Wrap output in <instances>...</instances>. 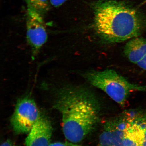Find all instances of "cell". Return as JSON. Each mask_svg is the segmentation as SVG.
Wrapping results in <instances>:
<instances>
[{"mask_svg":"<svg viewBox=\"0 0 146 146\" xmlns=\"http://www.w3.org/2000/svg\"><path fill=\"white\" fill-rule=\"evenodd\" d=\"M27 8L33 9L43 17L48 13L50 9V0H25Z\"/></svg>","mask_w":146,"mask_h":146,"instance_id":"8","label":"cell"},{"mask_svg":"<svg viewBox=\"0 0 146 146\" xmlns=\"http://www.w3.org/2000/svg\"><path fill=\"white\" fill-rule=\"evenodd\" d=\"M52 133V124L45 117L41 116L28 133L25 146H49Z\"/></svg>","mask_w":146,"mask_h":146,"instance_id":"6","label":"cell"},{"mask_svg":"<svg viewBox=\"0 0 146 146\" xmlns=\"http://www.w3.org/2000/svg\"><path fill=\"white\" fill-rule=\"evenodd\" d=\"M92 8L95 31L103 41L121 42L141 34V18L135 9L127 3L99 0L94 3Z\"/></svg>","mask_w":146,"mask_h":146,"instance_id":"2","label":"cell"},{"mask_svg":"<svg viewBox=\"0 0 146 146\" xmlns=\"http://www.w3.org/2000/svg\"><path fill=\"white\" fill-rule=\"evenodd\" d=\"M41 116L34 100L25 96L18 100L11 118V125L16 134H28Z\"/></svg>","mask_w":146,"mask_h":146,"instance_id":"4","label":"cell"},{"mask_svg":"<svg viewBox=\"0 0 146 146\" xmlns=\"http://www.w3.org/2000/svg\"><path fill=\"white\" fill-rule=\"evenodd\" d=\"M54 108L62 118L64 135L78 143L96 130L101 118L102 106L91 89L81 85L65 86L56 91Z\"/></svg>","mask_w":146,"mask_h":146,"instance_id":"1","label":"cell"},{"mask_svg":"<svg viewBox=\"0 0 146 146\" xmlns=\"http://www.w3.org/2000/svg\"><path fill=\"white\" fill-rule=\"evenodd\" d=\"M68 0H50L51 5L57 8L61 6Z\"/></svg>","mask_w":146,"mask_h":146,"instance_id":"10","label":"cell"},{"mask_svg":"<svg viewBox=\"0 0 146 146\" xmlns=\"http://www.w3.org/2000/svg\"><path fill=\"white\" fill-rule=\"evenodd\" d=\"M1 146H16L11 140H8L3 142Z\"/></svg>","mask_w":146,"mask_h":146,"instance_id":"12","label":"cell"},{"mask_svg":"<svg viewBox=\"0 0 146 146\" xmlns=\"http://www.w3.org/2000/svg\"><path fill=\"white\" fill-rule=\"evenodd\" d=\"M124 54L131 62L136 64L146 55V39L136 37L127 42L124 48Z\"/></svg>","mask_w":146,"mask_h":146,"instance_id":"7","label":"cell"},{"mask_svg":"<svg viewBox=\"0 0 146 146\" xmlns=\"http://www.w3.org/2000/svg\"><path fill=\"white\" fill-rule=\"evenodd\" d=\"M82 76L91 85L103 91L123 107L127 104L131 92L146 90L145 86L131 83L113 69L87 71Z\"/></svg>","mask_w":146,"mask_h":146,"instance_id":"3","label":"cell"},{"mask_svg":"<svg viewBox=\"0 0 146 146\" xmlns=\"http://www.w3.org/2000/svg\"><path fill=\"white\" fill-rule=\"evenodd\" d=\"M136 64L140 68L146 70V55Z\"/></svg>","mask_w":146,"mask_h":146,"instance_id":"11","label":"cell"},{"mask_svg":"<svg viewBox=\"0 0 146 146\" xmlns=\"http://www.w3.org/2000/svg\"><path fill=\"white\" fill-rule=\"evenodd\" d=\"M43 17L33 9L27 8L26 23L27 41L33 57L39 52L47 39Z\"/></svg>","mask_w":146,"mask_h":146,"instance_id":"5","label":"cell"},{"mask_svg":"<svg viewBox=\"0 0 146 146\" xmlns=\"http://www.w3.org/2000/svg\"><path fill=\"white\" fill-rule=\"evenodd\" d=\"M49 146H84L78 143H73L68 141L65 142H56L51 143Z\"/></svg>","mask_w":146,"mask_h":146,"instance_id":"9","label":"cell"}]
</instances>
